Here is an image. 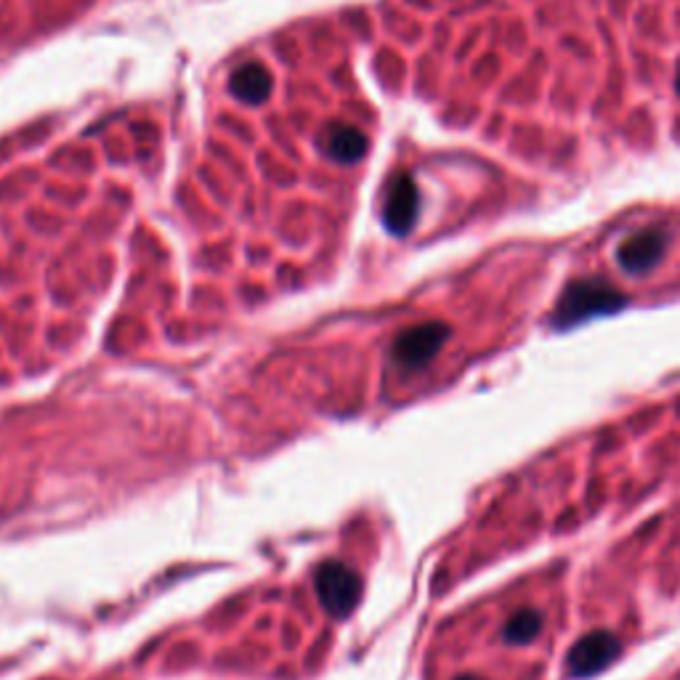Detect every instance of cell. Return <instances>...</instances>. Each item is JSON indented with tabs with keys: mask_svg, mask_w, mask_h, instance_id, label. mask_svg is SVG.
Instances as JSON below:
<instances>
[{
	"mask_svg": "<svg viewBox=\"0 0 680 680\" xmlns=\"http://www.w3.org/2000/svg\"><path fill=\"white\" fill-rule=\"evenodd\" d=\"M619 654V643L611 633H590L574 643V649L566 657V667L574 678H590L609 667Z\"/></svg>",
	"mask_w": 680,
	"mask_h": 680,
	"instance_id": "3",
	"label": "cell"
},
{
	"mask_svg": "<svg viewBox=\"0 0 680 680\" xmlns=\"http://www.w3.org/2000/svg\"><path fill=\"white\" fill-rule=\"evenodd\" d=\"M675 91L680 93V64H678V72H675Z\"/></svg>",
	"mask_w": 680,
	"mask_h": 680,
	"instance_id": "10",
	"label": "cell"
},
{
	"mask_svg": "<svg viewBox=\"0 0 680 680\" xmlns=\"http://www.w3.org/2000/svg\"><path fill=\"white\" fill-rule=\"evenodd\" d=\"M319 590L325 595V603L338 614H346L356 603L359 580L343 566H325L319 574Z\"/></svg>",
	"mask_w": 680,
	"mask_h": 680,
	"instance_id": "6",
	"label": "cell"
},
{
	"mask_svg": "<svg viewBox=\"0 0 680 680\" xmlns=\"http://www.w3.org/2000/svg\"><path fill=\"white\" fill-rule=\"evenodd\" d=\"M229 88L240 101H248V104H258V101L266 99L269 93V72L258 67V64H248V67H240L234 72L232 80H229Z\"/></svg>",
	"mask_w": 680,
	"mask_h": 680,
	"instance_id": "8",
	"label": "cell"
},
{
	"mask_svg": "<svg viewBox=\"0 0 680 680\" xmlns=\"http://www.w3.org/2000/svg\"><path fill=\"white\" fill-rule=\"evenodd\" d=\"M420 194L418 186L407 173L394 178V184L388 186L386 205H383V221L394 234H407L418 221Z\"/></svg>",
	"mask_w": 680,
	"mask_h": 680,
	"instance_id": "5",
	"label": "cell"
},
{
	"mask_svg": "<svg viewBox=\"0 0 680 680\" xmlns=\"http://www.w3.org/2000/svg\"><path fill=\"white\" fill-rule=\"evenodd\" d=\"M625 303V295L619 293L617 287H611L609 282H603V279H577L561 295L556 314H553V325L564 330V327L580 325V322L598 317V314L619 311Z\"/></svg>",
	"mask_w": 680,
	"mask_h": 680,
	"instance_id": "1",
	"label": "cell"
},
{
	"mask_svg": "<svg viewBox=\"0 0 680 680\" xmlns=\"http://www.w3.org/2000/svg\"><path fill=\"white\" fill-rule=\"evenodd\" d=\"M460 680H479V678H460Z\"/></svg>",
	"mask_w": 680,
	"mask_h": 680,
	"instance_id": "11",
	"label": "cell"
},
{
	"mask_svg": "<svg viewBox=\"0 0 680 680\" xmlns=\"http://www.w3.org/2000/svg\"><path fill=\"white\" fill-rule=\"evenodd\" d=\"M667 245H670V234L659 226H651V229H643V232L627 237L619 245L617 261L627 274H649L662 261Z\"/></svg>",
	"mask_w": 680,
	"mask_h": 680,
	"instance_id": "2",
	"label": "cell"
},
{
	"mask_svg": "<svg viewBox=\"0 0 680 680\" xmlns=\"http://www.w3.org/2000/svg\"><path fill=\"white\" fill-rule=\"evenodd\" d=\"M540 627H542L540 614H537V611H532V609H524V611H518V614H513V617L508 619V625H505L503 635H505V641H508V643H516V646H521V643H529L532 638H537V635H540Z\"/></svg>",
	"mask_w": 680,
	"mask_h": 680,
	"instance_id": "9",
	"label": "cell"
},
{
	"mask_svg": "<svg viewBox=\"0 0 680 680\" xmlns=\"http://www.w3.org/2000/svg\"><path fill=\"white\" fill-rule=\"evenodd\" d=\"M327 152L338 163H356L367 152V139L356 128H351V125H333L327 131Z\"/></svg>",
	"mask_w": 680,
	"mask_h": 680,
	"instance_id": "7",
	"label": "cell"
},
{
	"mask_svg": "<svg viewBox=\"0 0 680 680\" xmlns=\"http://www.w3.org/2000/svg\"><path fill=\"white\" fill-rule=\"evenodd\" d=\"M447 335H449L447 325H441V322H428V325L412 327V330H407V333H402L396 338L394 343L396 362L404 364V367H410V370L423 367V364H428L433 356H436V351H439L441 343L447 340Z\"/></svg>",
	"mask_w": 680,
	"mask_h": 680,
	"instance_id": "4",
	"label": "cell"
}]
</instances>
